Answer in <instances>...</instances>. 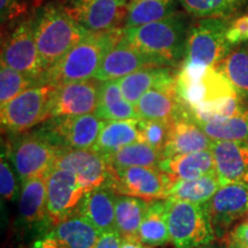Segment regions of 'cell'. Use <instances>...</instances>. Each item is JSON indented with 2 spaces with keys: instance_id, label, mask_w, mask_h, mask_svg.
Returning <instances> with one entry per match:
<instances>
[{
  "instance_id": "6da1fadb",
  "label": "cell",
  "mask_w": 248,
  "mask_h": 248,
  "mask_svg": "<svg viewBox=\"0 0 248 248\" xmlns=\"http://www.w3.org/2000/svg\"><path fill=\"white\" fill-rule=\"evenodd\" d=\"M124 37V28L90 32L54 66L45 71L43 84L59 86L94 78L102 60Z\"/></svg>"
},
{
  "instance_id": "7a4b0ae2",
  "label": "cell",
  "mask_w": 248,
  "mask_h": 248,
  "mask_svg": "<svg viewBox=\"0 0 248 248\" xmlns=\"http://www.w3.org/2000/svg\"><path fill=\"white\" fill-rule=\"evenodd\" d=\"M188 30L186 15L177 12L163 20L124 29V39L164 67L178 68L185 58Z\"/></svg>"
},
{
  "instance_id": "3957f363",
  "label": "cell",
  "mask_w": 248,
  "mask_h": 248,
  "mask_svg": "<svg viewBox=\"0 0 248 248\" xmlns=\"http://www.w3.org/2000/svg\"><path fill=\"white\" fill-rule=\"evenodd\" d=\"M37 48L45 71L54 66L90 31L71 18L62 5L47 4L33 17Z\"/></svg>"
},
{
  "instance_id": "277c9868",
  "label": "cell",
  "mask_w": 248,
  "mask_h": 248,
  "mask_svg": "<svg viewBox=\"0 0 248 248\" xmlns=\"http://www.w3.org/2000/svg\"><path fill=\"white\" fill-rule=\"evenodd\" d=\"M170 241L176 248H202L215 239L208 202L166 199Z\"/></svg>"
},
{
  "instance_id": "5b68a950",
  "label": "cell",
  "mask_w": 248,
  "mask_h": 248,
  "mask_svg": "<svg viewBox=\"0 0 248 248\" xmlns=\"http://www.w3.org/2000/svg\"><path fill=\"white\" fill-rule=\"evenodd\" d=\"M62 148L54 145L38 129L12 136L6 147V157L14 166L21 182L47 177L54 168Z\"/></svg>"
},
{
  "instance_id": "8992f818",
  "label": "cell",
  "mask_w": 248,
  "mask_h": 248,
  "mask_svg": "<svg viewBox=\"0 0 248 248\" xmlns=\"http://www.w3.org/2000/svg\"><path fill=\"white\" fill-rule=\"evenodd\" d=\"M231 20L226 17L199 18L192 24L186 40L184 61L181 66L193 68L217 67L232 51L226 38Z\"/></svg>"
},
{
  "instance_id": "52a82bcc",
  "label": "cell",
  "mask_w": 248,
  "mask_h": 248,
  "mask_svg": "<svg viewBox=\"0 0 248 248\" xmlns=\"http://www.w3.org/2000/svg\"><path fill=\"white\" fill-rule=\"evenodd\" d=\"M54 91L55 86L51 84L33 86L1 106L2 131L12 136L20 135L51 119Z\"/></svg>"
},
{
  "instance_id": "ba28073f",
  "label": "cell",
  "mask_w": 248,
  "mask_h": 248,
  "mask_svg": "<svg viewBox=\"0 0 248 248\" xmlns=\"http://www.w3.org/2000/svg\"><path fill=\"white\" fill-rule=\"evenodd\" d=\"M175 183L160 167H130L111 169L107 185L117 194L154 201L168 199Z\"/></svg>"
},
{
  "instance_id": "9c48e42d",
  "label": "cell",
  "mask_w": 248,
  "mask_h": 248,
  "mask_svg": "<svg viewBox=\"0 0 248 248\" xmlns=\"http://www.w3.org/2000/svg\"><path fill=\"white\" fill-rule=\"evenodd\" d=\"M105 121L95 114L52 117L38 129L62 150H90L94 147Z\"/></svg>"
},
{
  "instance_id": "30bf717a",
  "label": "cell",
  "mask_w": 248,
  "mask_h": 248,
  "mask_svg": "<svg viewBox=\"0 0 248 248\" xmlns=\"http://www.w3.org/2000/svg\"><path fill=\"white\" fill-rule=\"evenodd\" d=\"M1 63L38 79L43 84L45 69L37 48L33 17L18 22L2 39Z\"/></svg>"
},
{
  "instance_id": "8fae6325",
  "label": "cell",
  "mask_w": 248,
  "mask_h": 248,
  "mask_svg": "<svg viewBox=\"0 0 248 248\" xmlns=\"http://www.w3.org/2000/svg\"><path fill=\"white\" fill-rule=\"evenodd\" d=\"M131 0H63L62 7L90 32L123 28Z\"/></svg>"
},
{
  "instance_id": "7c38bea8",
  "label": "cell",
  "mask_w": 248,
  "mask_h": 248,
  "mask_svg": "<svg viewBox=\"0 0 248 248\" xmlns=\"http://www.w3.org/2000/svg\"><path fill=\"white\" fill-rule=\"evenodd\" d=\"M47 187V215L52 228L74 214L78 208L88 190L75 173L53 168L46 177Z\"/></svg>"
},
{
  "instance_id": "4fadbf2b",
  "label": "cell",
  "mask_w": 248,
  "mask_h": 248,
  "mask_svg": "<svg viewBox=\"0 0 248 248\" xmlns=\"http://www.w3.org/2000/svg\"><path fill=\"white\" fill-rule=\"evenodd\" d=\"M210 218L215 235L222 239L238 219L248 213V182L223 185L208 201Z\"/></svg>"
},
{
  "instance_id": "5bb4252c",
  "label": "cell",
  "mask_w": 248,
  "mask_h": 248,
  "mask_svg": "<svg viewBox=\"0 0 248 248\" xmlns=\"http://www.w3.org/2000/svg\"><path fill=\"white\" fill-rule=\"evenodd\" d=\"M100 82L94 78L55 86L51 119L94 114L99 105Z\"/></svg>"
},
{
  "instance_id": "9a60e30c",
  "label": "cell",
  "mask_w": 248,
  "mask_h": 248,
  "mask_svg": "<svg viewBox=\"0 0 248 248\" xmlns=\"http://www.w3.org/2000/svg\"><path fill=\"white\" fill-rule=\"evenodd\" d=\"M54 168L75 173L88 191L108 184L111 173L106 156L93 148L62 150L55 161Z\"/></svg>"
},
{
  "instance_id": "2e32d148",
  "label": "cell",
  "mask_w": 248,
  "mask_h": 248,
  "mask_svg": "<svg viewBox=\"0 0 248 248\" xmlns=\"http://www.w3.org/2000/svg\"><path fill=\"white\" fill-rule=\"evenodd\" d=\"M164 67L156 59L135 48L124 39L117 44L102 60L94 79L99 82L120 79L145 68Z\"/></svg>"
},
{
  "instance_id": "e0dca14e",
  "label": "cell",
  "mask_w": 248,
  "mask_h": 248,
  "mask_svg": "<svg viewBox=\"0 0 248 248\" xmlns=\"http://www.w3.org/2000/svg\"><path fill=\"white\" fill-rule=\"evenodd\" d=\"M18 221L26 228L52 230L47 215L46 177L31 178L22 182L18 200Z\"/></svg>"
},
{
  "instance_id": "ac0fdd59",
  "label": "cell",
  "mask_w": 248,
  "mask_h": 248,
  "mask_svg": "<svg viewBox=\"0 0 248 248\" xmlns=\"http://www.w3.org/2000/svg\"><path fill=\"white\" fill-rule=\"evenodd\" d=\"M213 141L192 120L190 111L186 108L181 116L171 122L169 138L162 152V156L163 159H168L176 155L210 150Z\"/></svg>"
},
{
  "instance_id": "d6986e66",
  "label": "cell",
  "mask_w": 248,
  "mask_h": 248,
  "mask_svg": "<svg viewBox=\"0 0 248 248\" xmlns=\"http://www.w3.org/2000/svg\"><path fill=\"white\" fill-rule=\"evenodd\" d=\"M210 151L222 186L248 182V141H213Z\"/></svg>"
},
{
  "instance_id": "ffe728a7",
  "label": "cell",
  "mask_w": 248,
  "mask_h": 248,
  "mask_svg": "<svg viewBox=\"0 0 248 248\" xmlns=\"http://www.w3.org/2000/svg\"><path fill=\"white\" fill-rule=\"evenodd\" d=\"M116 192L109 185L89 191L83 198L78 214L91 223L100 233L116 230Z\"/></svg>"
},
{
  "instance_id": "44dd1931",
  "label": "cell",
  "mask_w": 248,
  "mask_h": 248,
  "mask_svg": "<svg viewBox=\"0 0 248 248\" xmlns=\"http://www.w3.org/2000/svg\"><path fill=\"white\" fill-rule=\"evenodd\" d=\"M138 120H155L172 122L182 115L186 107L179 100L175 85L152 89L135 105Z\"/></svg>"
},
{
  "instance_id": "7402d4cb",
  "label": "cell",
  "mask_w": 248,
  "mask_h": 248,
  "mask_svg": "<svg viewBox=\"0 0 248 248\" xmlns=\"http://www.w3.org/2000/svg\"><path fill=\"white\" fill-rule=\"evenodd\" d=\"M177 68L152 67L145 68L117 79L124 98L136 105L145 93L152 89L170 88L175 85Z\"/></svg>"
},
{
  "instance_id": "603a6c76",
  "label": "cell",
  "mask_w": 248,
  "mask_h": 248,
  "mask_svg": "<svg viewBox=\"0 0 248 248\" xmlns=\"http://www.w3.org/2000/svg\"><path fill=\"white\" fill-rule=\"evenodd\" d=\"M48 233L60 248H94L101 234L78 213L59 222Z\"/></svg>"
},
{
  "instance_id": "cb8c5ba5",
  "label": "cell",
  "mask_w": 248,
  "mask_h": 248,
  "mask_svg": "<svg viewBox=\"0 0 248 248\" xmlns=\"http://www.w3.org/2000/svg\"><path fill=\"white\" fill-rule=\"evenodd\" d=\"M159 167L175 182L195 179L216 171L210 150L163 159Z\"/></svg>"
},
{
  "instance_id": "d4e9b609",
  "label": "cell",
  "mask_w": 248,
  "mask_h": 248,
  "mask_svg": "<svg viewBox=\"0 0 248 248\" xmlns=\"http://www.w3.org/2000/svg\"><path fill=\"white\" fill-rule=\"evenodd\" d=\"M95 115L102 121L138 120L135 105L124 98L119 80L100 82V95Z\"/></svg>"
},
{
  "instance_id": "484cf974",
  "label": "cell",
  "mask_w": 248,
  "mask_h": 248,
  "mask_svg": "<svg viewBox=\"0 0 248 248\" xmlns=\"http://www.w3.org/2000/svg\"><path fill=\"white\" fill-rule=\"evenodd\" d=\"M138 122L139 120L105 121L93 150L107 155L133 142L141 141Z\"/></svg>"
},
{
  "instance_id": "4316f807",
  "label": "cell",
  "mask_w": 248,
  "mask_h": 248,
  "mask_svg": "<svg viewBox=\"0 0 248 248\" xmlns=\"http://www.w3.org/2000/svg\"><path fill=\"white\" fill-rule=\"evenodd\" d=\"M137 238L142 244L151 247L163 246L169 243L170 234L167 222L166 199L151 201L139 226Z\"/></svg>"
},
{
  "instance_id": "83f0119b",
  "label": "cell",
  "mask_w": 248,
  "mask_h": 248,
  "mask_svg": "<svg viewBox=\"0 0 248 248\" xmlns=\"http://www.w3.org/2000/svg\"><path fill=\"white\" fill-rule=\"evenodd\" d=\"M178 0H131L124 29L163 20L177 13Z\"/></svg>"
},
{
  "instance_id": "f1b7e54d",
  "label": "cell",
  "mask_w": 248,
  "mask_h": 248,
  "mask_svg": "<svg viewBox=\"0 0 248 248\" xmlns=\"http://www.w3.org/2000/svg\"><path fill=\"white\" fill-rule=\"evenodd\" d=\"M151 201L131 195L116 194V230L122 238H137L139 226Z\"/></svg>"
},
{
  "instance_id": "f546056e",
  "label": "cell",
  "mask_w": 248,
  "mask_h": 248,
  "mask_svg": "<svg viewBox=\"0 0 248 248\" xmlns=\"http://www.w3.org/2000/svg\"><path fill=\"white\" fill-rule=\"evenodd\" d=\"M222 187L216 171L202 177L177 181L170 191L169 199L187 201L192 203H206Z\"/></svg>"
},
{
  "instance_id": "4dcf8cb0",
  "label": "cell",
  "mask_w": 248,
  "mask_h": 248,
  "mask_svg": "<svg viewBox=\"0 0 248 248\" xmlns=\"http://www.w3.org/2000/svg\"><path fill=\"white\" fill-rule=\"evenodd\" d=\"M105 156L111 169L130 167H159L161 161L163 160L161 152L144 141L133 142Z\"/></svg>"
},
{
  "instance_id": "1f68e13d",
  "label": "cell",
  "mask_w": 248,
  "mask_h": 248,
  "mask_svg": "<svg viewBox=\"0 0 248 248\" xmlns=\"http://www.w3.org/2000/svg\"><path fill=\"white\" fill-rule=\"evenodd\" d=\"M193 121L214 141H248V108L228 119Z\"/></svg>"
},
{
  "instance_id": "d6a6232c",
  "label": "cell",
  "mask_w": 248,
  "mask_h": 248,
  "mask_svg": "<svg viewBox=\"0 0 248 248\" xmlns=\"http://www.w3.org/2000/svg\"><path fill=\"white\" fill-rule=\"evenodd\" d=\"M243 101L248 102V46H240L229 53L217 66Z\"/></svg>"
},
{
  "instance_id": "836d02e7",
  "label": "cell",
  "mask_w": 248,
  "mask_h": 248,
  "mask_svg": "<svg viewBox=\"0 0 248 248\" xmlns=\"http://www.w3.org/2000/svg\"><path fill=\"white\" fill-rule=\"evenodd\" d=\"M187 14L198 18L226 17L235 13L243 0H178Z\"/></svg>"
},
{
  "instance_id": "e575fe53",
  "label": "cell",
  "mask_w": 248,
  "mask_h": 248,
  "mask_svg": "<svg viewBox=\"0 0 248 248\" xmlns=\"http://www.w3.org/2000/svg\"><path fill=\"white\" fill-rule=\"evenodd\" d=\"M43 85L38 79L9 68L1 63L0 67V105L4 106L21 93L33 86Z\"/></svg>"
},
{
  "instance_id": "d590c367",
  "label": "cell",
  "mask_w": 248,
  "mask_h": 248,
  "mask_svg": "<svg viewBox=\"0 0 248 248\" xmlns=\"http://www.w3.org/2000/svg\"><path fill=\"white\" fill-rule=\"evenodd\" d=\"M140 140L162 153L169 138L171 122L155 120H139Z\"/></svg>"
},
{
  "instance_id": "8d00e7d4",
  "label": "cell",
  "mask_w": 248,
  "mask_h": 248,
  "mask_svg": "<svg viewBox=\"0 0 248 248\" xmlns=\"http://www.w3.org/2000/svg\"><path fill=\"white\" fill-rule=\"evenodd\" d=\"M16 178L14 171L9 166L8 161L5 159V155H1L0 161V193L2 200L12 201L16 194Z\"/></svg>"
},
{
  "instance_id": "74e56055",
  "label": "cell",
  "mask_w": 248,
  "mask_h": 248,
  "mask_svg": "<svg viewBox=\"0 0 248 248\" xmlns=\"http://www.w3.org/2000/svg\"><path fill=\"white\" fill-rule=\"evenodd\" d=\"M226 38L232 46L240 45L248 40V15L234 18L231 21L226 31Z\"/></svg>"
},
{
  "instance_id": "f35d334b",
  "label": "cell",
  "mask_w": 248,
  "mask_h": 248,
  "mask_svg": "<svg viewBox=\"0 0 248 248\" xmlns=\"http://www.w3.org/2000/svg\"><path fill=\"white\" fill-rule=\"evenodd\" d=\"M27 4L23 0H0V13L1 24L4 26L7 21L20 17L27 12Z\"/></svg>"
},
{
  "instance_id": "ab89813d",
  "label": "cell",
  "mask_w": 248,
  "mask_h": 248,
  "mask_svg": "<svg viewBox=\"0 0 248 248\" xmlns=\"http://www.w3.org/2000/svg\"><path fill=\"white\" fill-rule=\"evenodd\" d=\"M229 248H248V222L238 224L229 235Z\"/></svg>"
},
{
  "instance_id": "60d3db41",
  "label": "cell",
  "mask_w": 248,
  "mask_h": 248,
  "mask_svg": "<svg viewBox=\"0 0 248 248\" xmlns=\"http://www.w3.org/2000/svg\"><path fill=\"white\" fill-rule=\"evenodd\" d=\"M122 237L117 231H109L101 233L94 248H120Z\"/></svg>"
},
{
  "instance_id": "b9f144b4",
  "label": "cell",
  "mask_w": 248,
  "mask_h": 248,
  "mask_svg": "<svg viewBox=\"0 0 248 248\" xmlns=\"http://www.w3.org/2000/svg\"><path fill=\"white\" fill-rule=\"evenodd\" d=\"M30 248H60L51 234L47 233L43 239L36 241Z\"/></svg>"
},
{
  "instance_id": "7bdbcfd3",
  "label": "cell",
  "mask_w": 248,
  "mask_h": 248,
  "mask_svg": "<svg viewBox=\"0 0 248 248\" xmlns=\"http://www.w3.org/2000/svg\"><path fill=\"white\" fill-rule=\"evenodd\" d=\"M120 248H151V246L142 244L138 238H122Z\"/></svg>"
},
{
  "instance_id": "ee69618b",
  "label": "cell",
  "mask_w": 248,
  "mask_h": 248,
  "mask_svg": "<svg viewBox=\"0 0 248 248\" xmlns=\"http://www.w3.org/2000/svg\"><path fill=\"white\" fill-rule=\"evenodd\" d=\"M202 248H224V247H222V246H217V245H208V246H204V247H202Z\"/></svg>"
},
{
  "instance_id": "f6af8a7d",
  "label": "cell",
  "mask_w": 248,
  "mask_h": 248,
  "mask_svg": "<svg viewBox=\"0 0 248 248\" xmlns=\"http://www.w3.org/2000/svg\"><path fill=\"white\" fill-rule=\"evenodd\" d=\"M37 1H38V2H40V1H42V0H37Z\"/></svg>"
},
{
  "instance_id": "bcb514c9",
  "label": "cell",
  "mask_w": 248,
  "mask_h": 248,
  "mask_svg": "<svg viewBox=\"0 0 248 248\" xmlns=\"http://www.w3.org/2000/svg\"><path fill=\"white\" fill-rule=\"evenodd\" d=\"M247 218H248V213H247Z\"/></svg>"
}]
</instances>
